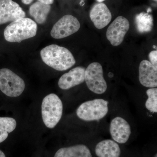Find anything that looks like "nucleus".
<instances>
[{"label": "nucleus", "instance_id": "1", "mask_svg": "<svg viewBox=\"0 0 157 157\" xmlns=\"http://www.w3.org/2000/svg\"><path fill=\"white\" fill-rule=\"evenodd\" d=\"M42 61L51 67L58 71H65L72 67L76 60L67 48L57 45H51L40 52Z\"/></svg>", "mask_w": 157, "mask_h": 157}, {"label": "nucleus", "instance_id": "2", "mask_svg": "<svg viewBox=\"0 0 157 157\" xmlns=\"http://www.w3.org/2000/svg\"><path fill=\"white\" fill-rule=\"evenodd\" d=\"M37 31L36 23L30 18L25 17L7 26L4 30V37L9 42H21L36 36Z\"/></svg>", "mask_w": 157, "mask_h": 157}, {"label": "nucleus", "instance_id": "3", "mask_svg": "<svg viewBox=\"0 0 157 157\" xmlns=\"http://www.w3.org/2000/svg\"><path fill=\"white\" fill-rule=\"evenodd\" d=\"M63 112V103L57 95L49 94L44 98L42 104V118L47 128H54L60 121Z\"/></svg>", "mask_w": 157, "mask_h": 157}, {"label": "nucleus", "instance_id": "4", "mask_svg": "<svg viewBox=\"0 0 157 157\" xmlns=\"http://www.w3.org/2000/svg\"><path fill=\"white\" fill-rule=\"evenodd\" d=\"M108 101L95 99L83 102L76 109L77 117L86 121H98L104 118L109 111Z\"/></svg>", "mask_w": 157, "mask_h": 157}, {"label": "nucleus", "instance_id": "5", "mask_svg": "<svg viewBox=\"0 0 157 157\" xmlns=\"http://www.w3.org/2000/svg\"><path fill=\"white\" fill-rule=\"evenodd\" d=\"M25 83L22 78L7 68L0 70V90L10 97H17L22 94Z\"/></svg>", "mask_w": 157, "mask_h": 157}, {"label": "nucleus", "instance_id": "6", "mask_svg": "<svg viewBox=\"0 0 157 157\" xmlns=\"http://www.w3.org/2000/svg\"><path fill=\"white\" fill-rule=\"evenodd\" d=\"M85 81L88 88L97 94H102L107 90V82L104 78L103 67L100 63L90 64L85 70Z\"/></svg>", "mask_w": 157, "mask_h": 157}, {"label": "nucleus", "instance_id": "7", "mask_svg": "<svg viewBox=\"0 0 157 157\" xmlns=\"http://www.w3.org/2000/svg\"><path fill=\"white\" fill-rule=\"evenodd\" d=\"M80 27L78 20L73 15L67 14L63 16L54 25L51 36L54 39H63L76 33Z\"/></svg>", "mask_w": 157, "mask_h": 157}, {"label": "nucleus", "instance_id": "8", "mask_svg": "<svg viewBox=\"0 0 157 157\" xmlns=\"http://www.w3.org/2000/svg\"><path fill=\"white\" fill-rule=\"evenodd\" d=\"M129 28L130 23L128 20L123 16H118L107 29L106 33L107 39L113 46L120 45L123 42Z\"/></svg>", "mask_w": 157, "mask_h": 157}, {"label": "nucleus", "instance_id": "9", "mask_svg": "<svg viewBox=\"0 0 157 157\" xmlns=\"http://www.w3.org/2000/svg\"><path fill=\"white\" fill-rule=\"evenodd\" d=\"M109 130L113 140L121 144L126 143L132 133L130 124L124 118L120 116L113 118L111 120Z\"/></svg>", "mask_w": 157, "mask_h": 157}, {"label": "nucleus", "instance_id": "10", "mask_svg": "<svg viewBox=\"0 0 157 157\" xmlns=\"http://www.w3.org/2000/svg\"><path fill=\"white\" fill-rule=\"evenodd\" d=\"M25 13L12 0H0V25L25 17Z\"/></svg>", "mask_w": 157, "mask_h": 157}, {"label": "nucleus", "instance_id": "11", "mask_svg": "<svg viewBox=\"0 0 157 157\" xmlns=\"http://www.w3.org/2000/svg\"><path fill=\"white\" fill-rule=\"evenodd\" d=\"M90 18L98 29H102L108 25L112 19V14L107 6L103 3L94 5L90 13Z\"/></svg>", "mask_w": 157, "mask_h": 157}, {"label": "nucleus", "instance_id": "12", "mask_svg": "<svg viewBox=\"0 0 157 157\" xmlns=\"http://www.w3.org/2000/svg\"><path fill=\"white\" fill-rule=\"evenodd\" d=\"M139 80L144 87L157 86V68L147 60L140 62L139 67Z\"/></svg>", "mask_w": 157, "mask_h": 157}, {"label": "nucleus", "instance_id": "13", "mask_svg": "<svg viewBox=\"0 0 157 157\" xmlns=\"http://www.w3.org/2000/svg\"><path fill=\"white\" fill-rule=\"evenodd\" d=\"M86 69L82 67L73 68L60 78L58 85L62 90H67L83 83Z\"/></svg>", "mask_w": 157, "mask_h": 157}, {"label": "nucleus", "instance_id": "14", "mask_svg": "<svg viewBox=\"0 0 157 157\" xmlns=\"http://www.w3.org/2000/svg\"><path fill=\"white\" fill-rule=\"evenodd\" d=\"M95 152L98 157H120L121 150L118 144L111 139H105L96 145Z\"/></svg>", "mask_w": 157, "mask_h": 157}, {"label": "nucleus", "instance_id": "15", "mask_svg": "<svg viewBox=\"0 0 157 157\" xmlns=\"http://www.w3.org/2000/svg\"><path fill=\"white\" fill-rule=\"evenodd\" d=\"M54 157H93L90 149L83 144H76L58 150Z\"/></svg>", "mask_w": 157, "mask_h": 157}, {"label": "nucleus", "instance_id": "16", "mask_svg": "<svg viewBox=\"0 0 157 157\" xmlns=\"http://www.w3.org/2000/svg\"><path fill=\"white\" fill-rule=\"evenodd\" d=\"M51 9V7L50 5L38 1L30 7L29 12L37 23L42 24L46 21Z\"/></svg>", "mask_w": 157, "mask_h": 157}, {"label": "nucleus", "instance_id": "17", "mask_svg": "<svg viewBox=\"0 0 157 157\" xmlns=\"http://www.w3.org/2000/svg\"><path fill=\"white\" fill-rule=\"evenodd\" d=\"M135 23L137 30L140 33L151 32L153 26L152 16L148 12H142L137 14L135 17Z\"/></svg>", "mask_w": 157, "mask_h": 157}, {"label": "nucleus", "instance_id": "18", "mask_svg": "<svg viewBox=\"0 0 157 157\" xmlns=\"http://www.w3.org/2000/svg\"><path fill=\"white\" fill-rule=\"evenodd\" d=\"M17 123L13 118L0 117V143L7 139L9 133L16 128Z\"/></svg>", "mask_w": 157, "mask_h": 157}, {"label": "nucleus", "instance_id": "19", "mask_svg": "<svg viewBox=\"0 0 157 157\" xmlns=\"http://www.w3.org/2000/svg\"><path fill=\"white\" fill-rule=\"evenodd\" d=\"M147 99L145 103V108L150 112L157 113V88H150L146 91Z\"/></svg>", "mask_w": 157, "mask_h": 157}, {"label": "nucleus", "instance_id": "20", "mask_svg": "<svg viewBox=\"0 0 157 157\" xmlns=\"http://www.w3.org/2000/svg\"><path fill=\"white\" fill-rule=\"evenodd\" d=\"M150 63L156 68H157V51L154 50L150 52L148 56Z\"/></svg>", "mask_w": 157, "mask_h": 157}, {"label": "nucleus", "instance_id": "21", "mask_svg": "<svg viewBox=\"0 0 157 157\" xmlns=\"http://www.w3.org/2000/svg\"><path fill=\"white\" fill-rule=\"evenodd\" d=\"M38 1L50 5L53 4L54 2V0H38Z\"/></svg>", "mask_w": 157, "mask_h": 157}, {"label": "nucleus", "instance_id": "22", "mask_svg": "<svg viewBox=\"0 0 157 157\" xmlns=\"http://www.w3.org/2000/svg\"><path fill=\"white\" fill-rule=\"evenodd\" d=\"M33 1V0H21L22 2L25 5H29V4H31Z\"/></svg>", "mask_w": 157, "mask_h": 157}, {"label": "nucleus", "instance_id": "23", "mask_svg": "<svg viewBox=\"0 0 157 157\" xmlns=\"http://www.w3.org/2000/svg\"><path fill=\"white\" fill-rule=\"evenodd\" d=\"M0 157H6V155L1 150H0Z\"/></svg>", "mask_w": 157, "mask_h": 157}, {"label": "nucleus", "instance_id": "24", "mask_svg": "<svg viewBox=\"0 0 157 157\" xmlns=\"http://www.w3.org/2000/svg\"><path fill=\"white\" fill-rule=\"evenodd\" d=\"M97 2H98L99 3L102 2H104L105 0H96Z\"/></svg>", "mask_w": 157, "mask_h": 157}, {"label": "nucleus", "instance_id": "25", "mask_svg": "<svg viewBox=\"0 0 157 157\" xmlns=\"http://www.w3.org/2000/svg\"><path fill=\"white\" fill-rule=\"evenodd\" d=\"M153 48H156V46H155V45H153Z\"/></svg>", "mask_w": 157, "mask_h": 157}, {"label": "nucleus", "instance_id": "26", "mask_svg": "<svg viewBox=\"0 0 157 157\" xmlns=\"http://www.w3.org/2000/svg\"><path fill=\"white\" fill-rule=\"evenodd\" d=\"M157 157V154H156L155 155V157Z\"/></svg>", "mask_w": 157, "mask_h": 157}, {"label": "nucleus", "instance_id": "27", "mask_svg": "<svg viewBox=\"0 0 157 157\" xmlns=\"http://www.w3.org/2000/svg\"><path fill=\"white\" fill-rule=\"evenodd\" d=\"M154 1H156V2H157V0H154Z\"/></svg>", "mask_w": 157, "mask_h": 157}]
</instances>
